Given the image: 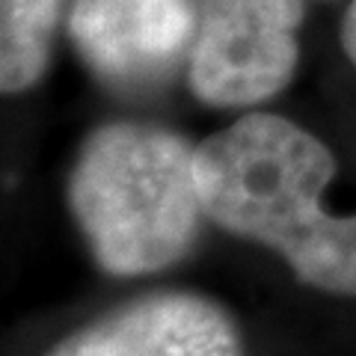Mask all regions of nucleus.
<instances>
[{"label":"nucleus","instance_id":"nucleus-5","mask_svg":"<svg viewBox=\"0 0 356 356\" xmlns=\"http://www.w3.org/2000/svg\"><path fill=\"white\" fill-rule=\"evenodd\" d=\"M44 356H243V339L217 300L149 291L77 327Z\"/></svg>","mask_w":356,"mask_h":356},{"label":"nucleus","instance_id":"nucleus-4","mask_svg":"<svg viewBox=\"0 0 356 356\" xmlns=\"http://www.w3.org/2000/svg\"><path fill=\"white\" fill-rule=\"evenodd\" d=\"M199 15L193 0H77L69 33L104 83L149 89L191 63Z\"/></svg>","mask_w":356,"mask_h":356},{"label":"nucleus","instance_id":"nucleus-6","mask_svg":"<svg viewBox=\"0 0 356 356\" xmlns=\"http://www.w3.org/2000/svg\"><path fill=\"white\" fill-rule=\"evenodd\" d=\"M63 0H0V89L36 86L51 63V42Z\"/></svg>","mask_w":356,"mask_h":356},{"label":"nucleus","instance_id":"nucleus-2","mask_svg":"<svg viewBox=\"0 0 356 356\" xmlns=\"http://www.w3.org/2000/svg\"><path fill=\"white\" fill-rule=\"evenodd\" d=\"M69 208L104 273H161L191 255L208 220L196 149L146 122L95 128L72 166Z\"/></svg>","mask_w":356,"mask_h":356},{"label":"nucleus","instance_id":"nucleus-7","mask_svg":"<svg viewBox=\"0 0 356 356\" xmlns=\"http://www.w3.org/2000/svg\"><path fill=\"white\" fill-rule=\"evenodd\" d=\"M341 48L350 57V63L356 65V0L348 6V13L341 18Z\"/></svg>","mask_w":356,"mask_h":356},{"label":"nucleus","instance_id":"nucleus-1","mask_svg":"<svg viewBox=\"0 0 356 356\" xmlns=\"http://www.w3.org/2000/svg\"><path fill=\"white\" fill-rule=\"evenodd\" d=\"M332 152L285 116L247 113L196 146L205 217L280 252L303 285L356 297V214L332 217Z\"/></svg>","mask_w":356,"mask_h":356},{"label":"nucleus","instance_id":"nucleus-3","mask_svg":"<svg viewBox=\"0 0 356 356\" xmlns=\"http://www.w3.org/2000/svg\"><path fill=\"white\" fill-rule=\"evenodd\" d=\"M303 0H199L187 63L191 89L211 107H252L294 77Z\"/></svg>","mask_w":356,"mask_h":356}]
</instances>
